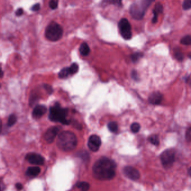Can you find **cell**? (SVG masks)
<instances>
[{
    "mask_svg": "<svg viewBox=\"0 0 191 191\" xmlns=\"http://www.w3.org/2000/svg\"><path fill=\"white\" fill-rule=\"evenodd\" d=\"M79 51L82 56H87L90 53V48L88 44L86 42L82 43L80 46Z\"/></svg>",
    "mask_w": 191,
    "mask_h": 191,
    "instance_id": "16",
    "label": "cell"
},
{
    "mask_svg": "<svg viewBox=\"0 0 191 191\" xmlns=\"http://www.w3.org/2000/svg\"><path fill=\"white\" fill-rule=\"evenodd\" d=\"M40 172V169L39 167H29L27 171H26V174L29 177H37Z\"/></svg>",
    "mask_w": 191,
    "mask_h": 191,
    "instance_id": "15",
    "label": "cell"
},
{
    "mask_svg": "<svg viewBox=\"0 0 191 191\" xmlns=\"http://www.w3.org/2000/svg\"><path fill=\"white\" fill-rule=\"evenodd\" d=\"M58 2V1L56 0H51L49 2V6L52 9H55L57 7Z\"/></svg>",
    "mask_w": 191,
    "mask_h": 191,
    "instance_id": "28",
    "label": "cell"
},
{
    "mask_svg": "<svg viewBox=\"0 0 191 191\" xmlns=\"http://www.w3.org/2000/svg\"><path fill=\"white\" fill-rule=\"evenodd\" d=\"M76 186L82 191H87L90 188V185L86 181H81L77 183Z\"/></svg>",
    "mask_w": 191,
    "mask_h": 191,
    "instance_id": "17",
    "label": "cell"
},
{
    "mask_svg": "<svg viewBox=\"0 0 191 191\" xmlns=\"http://www.w3.org/2000/svg\"><path fill=\"white\" fill-rule=\"evenodd\" d=\"M67 113V108H63L58 103H57L50 108L49 118L53 122H59L62 124H69L70 121L66 119Z\"/></svg>",
    "mask_w": 191,
    "mask_h": 191,
    "instance_id": "3",
    "label": "cell"
},
{
    "mask_svg": "<svg viewBox=\"0 0 191 191\" xmlns=\"http://www.w3.org/2000/svg\"><path fill=\"white\" fill-rule=\"evenodd\" d=\"M17 121V117L15 115H11L9 117V119H8V121H7V125L9 127H11L13 125H14L15 124V123Z\"/></svg>",
    "mask_w": 191,
    "mask_h": 191,
    "instance_id": "23",
    "label": "cell"
},
{
    "mask_svg": "<svg viewBox=\"0 0 191 191\" xmlns=\"http://www.w3.org/2000/svg\"><path fill=\"white\" fill-rule=\"evenodd\" d=\"M163 96L162 94L158 91L154 92L151 93L148 97V102L153 105L160 104L162 101Z\"/></svg>",
    "mask_w": 191,
    "mask_h": 191,
    "instance_id": "12",
    "label": "cell"
},
{
    "mask_svg": "<svg viewBox=\"0 0 191 191\" xmlns=\"http://www.w3.org/2000/svg\"><path fill=\"white\" fill-rule=\"evenodd\" d=\"M141 128L140 125L138 123H134L131 126V130L134 133L138 132Z\"/></svg>",
    "mask_w": 191,
    "mask_h": 191,
    "instance_id": "25",
    "label": "cell"
},
{
    "mask_svg": "<svg viewBox=\"0 0 191 191\" xmlns=\"http://www.w3.org/2000/svg\"><path fill=\"white\" fill-rule=\"evenodd\" d=\"M162 165L165 168L171 167L175 161V151L172 149L164 151L160 156Z\"/></svg>",
    "mask_w": 191,
    "mask_h": 191,
    "instance_id": "7",
    "label": "cell"
},
{
    "mask_svg": "<svg viewBox=\"0 0 191 191\" xmlns=\"http://www.w3.org/2000/svg\"><path fill=\"white\" fill-rule=\"evenodd\" d=\"M186 139L191 142V127H190L186 132Z\"/></svg>",
    "mask_w": 191,
    "mask_h": 191,
    "instance_id": "31",
    "label": "cell"
},
{
    "mask_svg": "<svg viewBox=\"0 0 191 191\" xmlns=\"http://www.w3.org/2000/svg\"><path fill=\"white\" fill-rule=\"evenodd\" d=\"M188 174L190 175V176L191 177V167L188 170Z\"/></svg>",
    "mask_w": 191,
    "mask_h": 191,
    "instance_id": "35",
    "label": "cell"
},
{
    "mask_svg": "<svg viewBox=\"0 0 191 191\" xmlns=\"http://www.w3.org/2000/svg\"><path fill=\"white\" fill-rule=\"evenodd\" d=\"M69 75H70V73L68 67H65L62 68V70L60 71L58 73V77L61 79H65Z\"/></svg>",
    "mask_w": 191,
    "mask_h": 191,
    "instance_id": "19",
    "label": "cell"
},
{
    "mask_svg": "<svg viewBox=\"0 0 191 191\" xmlns=\"http://www.w3.org/2000/svg\"><path fill=\"white\" fill-rule=\"evenodd\" d=\"M115 162L110 159L103 157L98 160L93 167V175L101 181H108L115 176Z\"/></svg>",
    "mask_w": 191,
    "mask_h": 191,
    "instance_id": "1",
    "label": "cell"
},
{
    "mask_svg": "<svg viewBox=\"0 0 191 191\" xmlns=\"http://www.w3.org/2000/svg\"><path fill=\"white\" fill-rule=\"evenodd\" d=\"M143 54L141 53H134L131 56V60L134 62H137L139 61V59L142 57Z\"/></svg>",
    "mask_w": 191,
    "mask_h": 191,
    "instance_id": "26",
    "label": "cell"
},
{
    "mask_svg": "<svg viewBox=\"0 0 191 191\" xmlns=\"http://www.w3.org/2000/svg\"><path fill=\"white\" fill-rule=\"evenodd\" d=\"M47 110L46 106L43 105H37L33 111L32 115L34 118H39L44 115Z\"/></svg>",
    "mask_w": 191,
    "mask_h": 191,
    "instance_id": "13",
    "label": "cell"
},
{
    "mask_svg": "<svg viewBox=\"0 0 191 191\" xmlns=\"http://www.w3.org/2000/svg\"><path fill=\"white\" fill-rule=\"evenodd\" d=\"M184 10H189L191 9V0H186L183 2L182 5Z\"/></svg>",
    "mask_w": 191,
    "mask_h": 191,
    "instance_id": "27",
    "label": "cell"
},
{
    "mask_svg": "<svg viewBox=\"0 0 191 191\" xmlns=\"http://www.w3.org/2000/svg\"><path fill=\"white\" fill-rule=\"evenodd\" d=\"M77 141L76 135L70 131H63L58 137V147L63 151H68L76 147Z\"/></svg>",
    "mask_w": 191,
    "mask_h": 191,
    "instance_id": "2",
    "label": "cell"
},
{
    "mask_svg": "<svg viewBox=\"0 0 191 191\" xmlns=\"http://www.w3.org/2000/svg\"><path fill=\"white\" fill-rule=\"evenodd\" d=\"M118 28L120 35L124 39L129 40L130 39H131V26L128 20L125 18L120 20V22L118 23Z\"/></svg>",
    "mask_w": 191,
    "mask_h": 191,
    "instance_id": "6",
    "label": "cell"
},
{
    "mask_svg": "<svg viewBox=\"0 0 191 191\" xmlns=\"http://www.w3.org/2000/svg\"><path fill=\"white\" fill-rule=\"evenodd\" d=\"M189 82H190V85H191V79H190V80H189Z\"/></svg>",
    "mask_w": 191,
    "mask_h": 191,
    "instance_id": "36",
    "label": "cell"
},
{
    "mask_svg": "<svg viewBox=\"0 0 191 191\" xmlns=\"http://www.w3.org/2000/svg\"><path fill=\"white\" fill-rule=\"evenodd\" d=\"M101 139L98 136L91 135L88 141V147L92 151H97L101 147Z\"/></svg>",
    "mask_w": 191,
    "mask_h": 191,
    "instance_id": "8",
    "label": "cell"
},
{
    "mask_svg": "<svg viewBox=\"0 0 191 191\" xmlns=\"http://www.w3.org/2000/svg\"><path fill=\"white\" fill-rule=\"evenodd\" d=\"M69 68V71L70 75H73L75 73H77L79 71V65L76 63H73L71 65L68 67Z\"/></svg>",
    "mask_w": 191,
    "mask_h": 191,
    "instance_id": "22",
    "label": "cell"
},
{
    "mask_svg": "<svg viewBox=\"0 0 191 191\" xmlns=\"http://www.w3.org/2000/svg\"><path fill=\"white\" fill-rule=\"evenodd\" d=\"M23 12H24V10L22 9V8H19L18 9H17V10L15 12V14L16 16H20L21 15H22L23 14Z\"/></svg>",
    "mask_w": 191,
    "mask_h": 191,
    "instance_id": "32",
    "label": "cell"
},
{
    "mask_svg": "<svg viewBox=\"0 0 191 191\" xmlns=\"http://www.w3.org/2000/svg\"><path fill=\"white\" fill-rule=\"evenodd\" d=\"M162 11H163V7L162 4H156L155 6L154 9L153 10V14L154 15L152 20L153 23H155L157 22L158 14L162 13Z\"/></svg>",
    "mask_w": 191,
    "mask_h": 191,
    "instance_id": "14",
    "label": "cell"
},
{
    "mask_svg": "<svg viewBox=\"0 0 191 191\" xmlns=\"http://www.w3.org/2000/svg\"><path fill=\"white\" fill-rule=\"evenodd\" d=\"M181 43L183 45H191V35H186L182 38Z\"/></svg>",
    "mask_w": 191,
    "mask_h": 191,
    "instance_id": "24",
    "label": "cell"
},
{
    "mask_svg": "<svg viewBox=\"0 0 191 191\" xmlns=\"http://www.w3.org/2000/svg\"><path fill=\"white\" fill-rule=\"evenodd\" d=\"M40 9V4L37 3V4H35L31 7V10L33 11H38Z\"/></svg>",
    "mask_w": 191,
    "mask_h": 191,
    "instance_id": "30",
    "label": "cell"
},
{
    "mask_svg": "<svg viewBox=\"0 0 191 191\" xmlns=\"http://www.w3.org/2000/svg\"><path fill=\"white\" fill-rule=\"evenodd\" d=\"M132 77L135 80H138V75H137V72L136 71H133L132 72Z\"/></svg>",
    "mask_w": 191,
    "mask_h": 191,
    "instance_id": "33",
    "label": "cell"
},
{
    "mask_svg": "<svg viewBox=\"0 0 191 191\" xmlns=\"http://www.w3.org/2000/svg\"><path fill=\"white\" fill-rule=\"evenodd\" d=\"M108 128L110 132H116L118 129V124L117 122H110L108 124Z\"/></svg>",
    "mask_w": 191,
    "mask_h": 191,
    "instance_id": "20",
    "label": "cell"
},
{
    "mask_svg": "<svg viewBox=\"0 0 191 191\" xmlns=\"http://www.w3.org/2000/svg\"><path fill=\"white\" fill-rule=\"evenodd\" d=\"M153 1H140L132 4L129 9L130 14L134 19H142L148 6Z\"/></svg>",
    "mask_w": 191,
    "mask_h": 191,
    "instance_id": "4",
    "label": "cell"
},
{
    "mask_svg": "<svg viewBox=\"0 0 191 191\" xmlns=\"http://www.w3.org/2000/svg\"><path fill=\"white\" fill-rule=\"evenodd\" d=\"M148 141L150 143H152L154 145L158 146L159 144V140L158 136L156 134H153L148 137Z\"/></svg>",
    "mask_w": 191,
    "mask_h": 191,
    "instance_id": "21",
    "label": "cell"
},
{
    "mask_svg": "<svg viewBox=\"0 0 191 191\" xmlns=\"http://www.w3.org/2000/svg\"><path fill=\"white\" fill-rule=\"evenodd\" d=\"M26 159L32 164L43 165L44 159L40 155L36 153H29L26 155Z\"/></svg>",
    "mask_w": 191,
    "mask_h": 191,
    "instance_id": "10",
    "label": "cell"
},
{
    "mask_svg": "<svg viewBox=\"0 0 191 191\" xmlns=\"http://www.w3.org/2000/svg\"><path fill=\"white\" fill-rule=\"evenodd\" d=\"M124 175L131 180L137 181L140 177L139 170L132 167H126L123 169Z\"/></svg>",
    "mask_w": 191,
    "mask_h": 191,
    "instance_id": "9",
    "label": "cell"
},
{
    "mask_svg": "<svg viewBox=\"0 0 191 191\" xmlns=\"http://www.w3.org/2000/svg\"><path fill=\"white\" fill-rule=\"evenodd\" d=\"M189 57H190V58L191 59V53L189 54Z\"/></svg>",
    "mask_w": 191,
    "mask_h": 191,
    "instance_id": "37",
    "label": "cell"
},
{
    "mask_svg": "<svg viewBox=\"0 0 191 191\" xmlns=\"http://www.w3.org/2000/svg\"><path fill=\"white\" fill-rule=\"evenodd\" d=\"M174 54L175 57L176 58V59L178 60L179 61H183L184 56H183V54L181 52V50L180 48H178V47L174 48Z\"/></svg>",
    "mask_w": 191,
    "mask_h": 191,
    "instance_id": "18",
    "label": "cell"
},
{
    "mask_svg": "<svg viewBox=\"0 0 191 191\" xmlns=\"http://www.w3.org/2000/svg\"><path fill=\"white\" fill-rule=\"evenodd\" d=\"M59 131H60V128L56 126L52 127L48 129L44 136V138L48 143H52L53 140L55 139L56 136L57 135Z\"/></svg>",
    "mask_w": 191,
    "mask_h": 191,
    "instance_id": "11",
    "label": "cell"
},
{
    "mask_svg": "<svg viewBox=\"0 0 191 191\" xmlns=\"http://www.w3.org/2000/svg\"><path fill=\"white\" fill-rule=\"evenodd\" d=\"M15 187H16V189H17L18 191H20V190H22L23 188V185H22L21 183H17V184H16Z\"/></svg>",
    "mask_w": 191,
    "mask_h": 191,
    "instance_id": "34",
    "label": "cell"
},
{
    "mask_svg": "<svg viewBox=\"0 0 191 191\" xmlns=\"http://www.w3.org/2000/svg\"><path fill=\"white\" fill-rule=\"evenodd\" d=\"M44 88L46 89V90H47V91L48 92L49 94H51L52 93L53 90L52 86H50V85H44Z\"/></svg>",
    "mask_w": 191,
    "mask_h": 191,
    "instance_id": "29",
    "label": "cell"
},
{
    "mask_svg": "<svg viewBox=\"0 0 191 191\" xmlns=\"http://www.w3.org/2000/svg\"><path fill=\"white\" fill-rule=\"evenodd\" d=\"M63 29L56 22H51L48 25L45 30L46 38L52 42H56L62 38Z\"/></svg>",
    "mask_w": 191,
    "mask_h": 191,
    "instance_id": "5",
    "label": "cell"
}]
</instances>
